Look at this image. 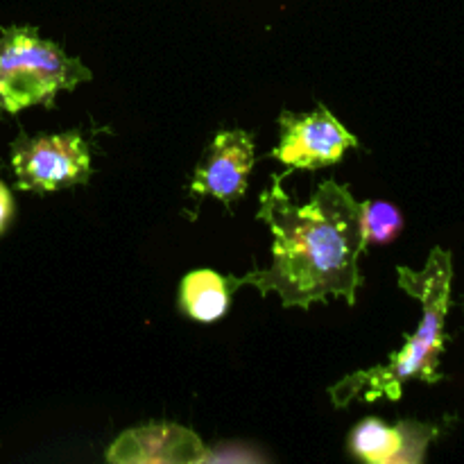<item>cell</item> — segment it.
Listing matches in <instances>:
<instances>
[{
  "instance_id": "7a4b0ae2",
  "label": "cell",
  "mask_w": 464,
  "mask_h": 464,
  "mask_svg": "<svg viewBox=\"0 0 464 464\" xmlns=\"http://www.w3.org/2000/svg\"><path fill=\"white\" fill-rule=\"evenodd\" d=\"M399 285L411 297L420 299L424 317L415 335H406L401 352L392 353L388 362L372 370L353 372L329 390L334 406L344 408L356 399L376 401L388 397L390 401L401 399V390L408 381L420 379L426 383L442 381L440 374V356L444 352V320L451 304L453 263L451 252L435 247L430 252L426 267L421 272L411 267H399Z\"/></svg>"
},
{
  "instance_id": "3957f363",
  "label": "cell",
  "mask_w": 464,
  "mask_h": 464,
  "mask_svg": "<svg viewBox=\"0 0 464 464\" xmlns=\"http://www.w3.org/2000/svg\"><path fill=\"white\" fill-rule=\"evenodd\" d=\"M77 57L41 39L34 27H7L0 36V109L18 113L25 107H53L57 91H72L91 80Z\"/></svg>"
},
{
  "instance_id": "ba28073f",
  "label": "cell",
  "mask_w": 464,
  "mask_h": 464,
  "mask_svg": "<svg viewBox=\"0 0 464 464\" xmlns=\"http://www.w3.org/2000/svg\"><path fill=\"white\" fill-rule=\"evenodd\" d=\"M438 435L440 426L433 424L399 421L388 426L376 417H367L349 435V451L374 464H420Z\"/></svg>"
},
{
  "instance_id": "8992f818",
  "label": "cell",
  "mask_w": 464,
  "mask_h": 464,
  "mask_svg": "<svg viewBox=\"0 0 464 464\" xmlns=\"http://www.w3.org/2000/svg\"><path fill=\"white\" fill-rule=\"evenodd\" d=\"M256 154H254V136L243 130L220 131L213 136L202 163L195 168L190 195L193 198L220 199L227 208L240 199L247 190V177L252 172Z\"/></svg>"
},
{
  "instance_id": "5b68a950",
  "label": "cell",
  "mask_w": 464,
  "mask_h": 464,
  "mask_svg": "<svg viewBox=\"0 0 464 464\" xmlns=\"http://www.w3.org/2000/svg\"><path fill=\"white\" fill-rule=\"evenodd\" d=\"M281 140L272 157L290 166V170H317L334 166L343 159L344 150L356 148L358 139L326 107L313 113L284 111L279 118Z\"/></svg>"
},
{
  "instance_id": "52a82bcc",
  "label": "cell",
  "mask_w": 464,
  "mask_h": 464,
  "mask_svg": "<svg viewBox=\"0 0 464 464\" xmlns=\"http://www.w3.org/2000/svg\"><path fill=\"white\" fill-rule=\"evenodd\" d=\"M118 464H195L211 460V453L193 430L177 424H148L122 433L107 451Z\"/></svg>"
},
{
  "instance_id": "9c48e42d",
  "label": "cell",
  "mask_w": 464,
  "mask_h": 464,
  "mask_svg": "<svg viewBox=\"0 0 464 464\" xmlns=\"http://www.w3.org/2000/svg\"><path fill=\"white\" fill-rule=\"evenodd\" d=\"M229 281L213 270H195L184 276L179 288V306L190 320L216 322L229 311Z\"/></svg>"
},
{
  "instance_id": "30bf717a",
  "label": "cell",
  "mask_w": 464,
  "mask_h": 464,
  "mask_svg": "<svg viewBox=\"0 0 464 464\" xmlns=\"http://www.w3.org/2000/svg\"><path fill=\"white\" fill-rule=\"evenodd\" d=\"M362 234L367 245H388L401 234L403 218L397 207L388 202H362L361 204Z\"/></svg>"
},
{
  "instance_id": "8fae6325",
  "label": "cell",
  "mask_w": 464,
  "mask_h": 464,
  "mask_svg": "<svg viewBox=\"0 0 464 464\" xmlns=\"http://www.w3.org/2000/svg\"><path fill=\"white\" fill-rule=\"evenodd\" d=\"M14 216V202H12V195H9L7 186L0 181V234L7 229L9 220Z\"/></svg>"
},
{
  "instance_id": "6da1fadb",
  "label": "cell",
  "mask_w": 464,
  "mask_h": 464,
  "mask_svg": "<svg viewBox=\"0 0 464 464\" xmlns=\"http://www.w3.org/2000/svg\"><path fill=\"white\" fill-rule=\"evenodd\" d=\"M288 175L272 177L256 213L275 236L272 266L227 281L231 290L256 285L261 295L276 293L285 308H308L331 297H343L353 306L356 290L362 285L358 263L367 247L361 204L347 186L334 179L322 181L308 204H295L281 186Z\"/></svg>"
},
{
  "instance_id": "277c9868",
  "label": "cell",
  "mask_w": 464,
  "mask_h": 464,
  "mask_svg": "<svg viewBox=\"0 0 464 464\" xmlns=\"http://www.w3.org/2000/svg\"><path fill=\"white\" fill-rule=\"evenodd\" d=\"M12 166L21 190L54 193V190L71 188L89 181V143L80 131L34 136V139L21 136L12 145Z\"/></svg>"
}]
</instances>
